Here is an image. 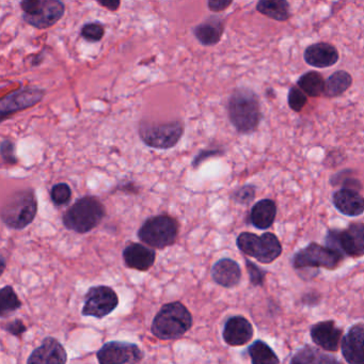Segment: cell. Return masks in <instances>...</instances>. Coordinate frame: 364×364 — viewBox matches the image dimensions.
<instances>
[{"label": "cell", "mask_w": 364, "mask_h": 364, "mask_svg": "<svg viewBox=\"0 0 364 364\" xmlns=\"http://www.w3.org/2000/svg\"><path fill=\"white\" fill-rule=\"evenodd\" d=\"M228 117L234 129L248 135L257 131L262 112L259 97L248 88L236 89L228 101Z\"/></svg>", "instance_id": "obj_1"}, {"label": "cell", "mask_w": 364, "mask_h": 364, "mask_svg": "<svg viewBox=\"0 0 364 364\" xmlns=\"http://www.w3.org/2000/svg\"><path fill=\"white\" fill-rule=\"evenodd\" d=\"M105 216L104 204L97 197L85 196L65 210L63 223L68 230L85 234L97 228Z\"/></svg>", "instance_id": "obj_2"}, {"label": "cell", "mask_w": 364, "mask_h": 364, "mask_svg": "<svg viewBox=\"0 0 364 364\" xmlns=\"http://www.w3.org/2000/svg\"><path fill=\"white\" fill-rule=\"evenodd\" d=\"M193 326V316L181 302H170L161 306L153 319L152 333L161 340L182 338Z\"/></svg>", "instance_id": "obj_3"}, {"label": "cell", "mask_w": 364, "mask_h": 364, "mask_svg": "<svg viewBox=\"0 0 364 364\" xmlns=\"http://www.w3.org/2000/svg\"><path fill=\"white\" fill-rule=\"evenodd\" d=\"M38 213V200L31 188L12 193L1 208V219L10 229L23 230L28 227Z\"/></svg>", "instance_id": "obj_4"}, {"label": "cell", "mask_w": 364, "mask_h": 364, "mask_svg": "<svg viewBox=\"0 0 364 364\" xmlns=\"http://www.w3.org/2000/svg\"><path fill=\"white\" fill-rule=\"evenodd\" d=\"M184 123L181 120L169 122L153 123L141 121L139 123L140 139L146 146L157 150H168L174 148L184 135Z\"/></svg>", "instance_id": "obj_5"}, {"label": "cell", "mask_w": 364, "mask_h": 364, "mask_svg": "<svg viewBox=\"0 0 364 364\" xmlns=\"http://www.w3.org/2000/svg\"><path fill=\"white\" fill-rule=\"evenodd\" d=\"M178 223L169 215H157L144 221L138 231V237L152 248L164 249L176 242Z\"/></svg>", "instance_id": "obj_6"}, {"label": "cell", "mask_w": 364, "mask_h": 364, "mask_svg": "<svg viewBox=\"0 0 364 364\" xmlns=\"http://www.w3.org/2000/svg\"><path fill=\"white\" fill-rule=\"evenodd\" d=\"M238 249L245 255L255 257L263 264L272 263L282 253V246L274 233L257 236L250 232H242L236 240Z\"/></svg>", "instance_id": "obj_7"}, {"label": "cell", "mask_w": 364, "mask_h": 364, "mask_svg": "<svg viewBox=\"0 0 364 364\" xmlns=\"http://www.w3.org/2000/svg\"><path fill=\"white\" fill-rule=\"evenodd\" d=\"M21 8L25 22L38 29L54 26L65 11V4L59 0H24Z\"/></svg>", "instance_id": "obj_8"}, {"label": "cell", "mask_w": 364, "mask_h": 364, "mask_svg": "<svg viewBox=\"0 0 364 364\" xmlns=\"http://www.w3.org/2000/svg\"><path fill=\"white\" fill-rule=\"evenodd\" d=\"M343 259L344 255L336 249L311 242L294 255L293 266L297 269L309 267L334 269L340 265Z\"/></svg>", "instance_id": "obj_9"}, {"label": "cell", "mask_w": 364, "mask_h": 364, "mask_svg": "<svg viewBox=\"0 0 364 364\" xmlns=\"http://www.w3.org/2000/svg\"><path fill=\"white\" fill-rule=\"evenodd\" d=\"M327 242L328 246L343 255L361 257L364 255V223H351L342 231H330Z\"/></svg>", "instance_id": "obj_10"}, {"label": "cell", "mask_w": 364, "mask_h": 364, "mask_svg": "<svg viewBox=\"0 0 364 364\" xmlns=\"http://www.w3.org/2000/svg\"><path fill=\"white\" fill-rule=\"evenodd\" d=\"M118 304V295L112 287L106 285L93 287L86 294L82 315L103 318L114 312Z\"/></svg>", "instance_id": "obj_11"}, {"label": "cell", "mask_w": 364, "mask_h": 364, "mask_svg": "<svg viewBox=\"0 0 364 364\" xmlns=\"http://www.w3.org/2000/svg\"><path fill=\"white\" fill-rule=\"evenodd\" d=\"M144 358L139 346L133 343L112 341L97 351L100 364H137Z\"/></svg>", "instance_id": "obj_12"}, {"label": "cell", "mask_w": 364, "mask_h": 364, "mask_svg": "<svg viewBox=\"0 0 364 364\" xmlns=\"http://www.w3.org/2000/svg\"><path fill=\"white\" fill-rule=\"evenodd\" d=\"M46 91L37 87H27L4 97L0 102L1 120L11 116L14 112H22L33 107L43 99Z\"/></svg>", "instance_id": "obj_13"}, {"label": "cell", "mask_w": 364, "mask_h": 364, "mask_svg": "<svg viewBox=\"0 0 364 364\" xmlns=\"http://www.w3.org/2000/svg\"><path fill=\"white\" fill-rule=\"evenodd\" d=\"M68 355L58 340L48 336L31 353L27 364H67Z\"/></svg>", "instance_id": "obj_14"}, {"label": "cell", "mask_w": 364, "mask_h": 364, "mask_svg": "<svg viewBox=\"0 0 364 364\" xmlns=\"http://www.w3.org/2000/svg\"><path fill=\"white\" fill-rule=\"evenodd\" d=\"M311 338L313 342L321 348L336 353L340 348L343 331L336 327L333 321H321L311 327Z\"/></svg>", "instance_id": "obj_15"}, {"label": "cell", "mask_w": 364, "mask_h": 364, "mask_svg": "<svg viewBox=\"0 0 364 364\" xmlns=\"http://www.w3.org/2000/svg\"><path fill=\"white\" fill-rule=\"evenodd\" d=\"M342 353L349 364H364V325L353 326L342 340Z\"/></svg>", "instance_id": "obj_16"}, {"label": "cell", "mask_w": 364, "mask_h": 364, "mask_svg": "<svg viewBox=\"0 0 364 364\" xmlns=\"http://www.w3.org/2000/svg\"><path fill=\"white\" fill-rule=\"evenodd\" d=\"M223 340L230 346H242L247 344L253 336V327L244 316H232L225 323Z\"/></svg>", "instance_id": "obj_17"}, {"label": "cell", "mask_w": 364, "mask_h": 364, "mask_svg": "<svg viewBox=\"0 0 364 364\" xmlns=\"http://www.w3.org/2000/svg\"><path fill=\"white\" fill-rule=\"evenodd\" d=\"M304 57V61L311 67L326 69L338 63L340 54L332 44L318 42L306 48Z\"/></svg>", "instance_id": "obj_18"}, {"label": "cell", "mask_w": 364, "mask_h": 364, "mask_svg": "<svg viewBox=\"0 0 364 364\" xmlns=\"http://www.w3.org/2000/svg\"><path fill=\"white\" fill-rule=\"evenodd\" d=\"M332 202L334 208L345 216L357 217L364 213V197L357 189L342 188L336 191Z\"/></svg>", "instance_id": "obj_19"}, {"label": "cell", "mask_w": 364, "mask_h": 364, "mask_svg": "<svg viewBox=\"0 0 364 364\" xmlns=\"http://www.w3.org/2000/svg\"><path fill=\"white\" fill-rule=\"evenodd\" d=\"M123 259L127 267L146 272L154 265L156 253L144 245L132 242L123 251Z\"/></svg>", "instance_id": "obj_20"}, {"label": "cell", "mask_w": 364, "mask_h": 364, "mask_svg": "<svg viewBox=\"0 0 364 364\" xmlns=\"http://www.w3.org/2000/svg\"><path fill=\"white\" fill-rule=\"evenodd\" d=\"M225 31V23L219 16H210L193 29L198 41L205 46H214L220 42Z\"/></svg>", "instance_id": "obj_21"}, {"label": "cell", "mask_w": 364, "mask_h": 364, "mask_svg": "<svg viewBox=\"0 0 364 364\" xmlns=\"http://www.w3.org/2000/svg\"><path fill=\"white\" fill-rule=\"evenodd\" d=\"M212 276L217 284L223 287H233L240 283L242 270L233 259H223L213 266Z\"/></svg>", "instance_id": "obj_22"}, {"label": "cell", "mask_w": 364, "mask_h": 364, "mask_svg": "<svg viewBox=\"0 0 364 364\" xmlns=\"http://www.w3.org/2000/svg\"><path fill=\"white\" fill-rule=\"evenodd\" d=\"M276 216V202L270 199H263L252 206L249 218L253 227L259 230H266L274 225Z\"/></svg>", "instance_id": "obj_23"}, {"label": "cell", "mask_w": 364, "mask_h": 364, "mask_svg": "<svg viewBox=\"0 0 364 364\" xmlns=\"http://www.w3.org/2000/svg\"><path fill=\"white\" fill-rule=\"evenodd\" d=\"M257 11L277 22H287L291 16L289 4L285 0H261L257 3Z\"/></svg>", "instance_id": "obj_24"}, {"label": "cell", "mask_w": 364, "mask_h": 364, "mask_svg": "<svg viewBox=\"0 0 364 364\" xmlns=\"http://www.w3.org/2000/svg\"><path fill=\"white\" fill-rule=\"evenodd\" d=\"M353 85V76L346 71L334 72L326 80V97H336L346 92Z\"/></svg>", "instance_id": "obj_25"}, {"label": "cell", "mask_w": 364, "mask_h": 364, "mask_svg": "<svg viewBox=\"0 0 364 364\" xmlns=\"http://www.w3.org/2000/svg\"><path fill=\"white\" fill-rule=\"evenodd\" d=\"M297 85L308 97H318L325 93L326 80L316 71L306 72L300 76Z\"/></svg>", "instance_id": "obj_26"}, {"label": "cell", "mask_w": 364, "mask_h": 364, "mask_svg": "<svg viewBox=\"0 0 364 364\" xmlns=\"http://www.w3.org/2000/svg\"><path fill=\"white\" fill-rule=\"evenodd\" d=\"M291 364H340V362L331 355L306 346L294 355Z\"/></svg>", "instance_id": "obj_27"}, {"label": "cell", "mask_w": 364, "mask_h": 364, "mask_svg": "<svg viewBox=\"0 0 364 364\" xmlns=\"http://www.w3.org/2000/svg\"><path fill=\"white\" fill-rule=\"evenodd\" d=\"M248 353L252 364H279L280 360L274 351L263 341L257 340L249 346Z\"/></svg>", "instance_id": "obj_28"}, {"label": "cell", "mask_w": 364, "mask_h": 364, "mask_svg": "<svg viewBox=\"0 0 364 364\" xmlns=\"http://www.w3.org/2000/svg\"><path fill=\"white\" fill-rule=\"evenodd\" d=\"M22 306L14 287L7 285L0 291V315L1 317L9 316L12 313Z\"/></svg>", "instance_id": "obj_29"}, {"label": "cell", "mask_w": 364, "mask_h": 364, "mask_svg": "<svg viewBox=\"0 0 364 364\" xmlns=\"http://www.w3.org/2000/svg\"><path fill=\"white\" fill-rule=\"evenodd\" d=\"M50 199L55 205L63 206L69 203L72 199L71 187L67 183H58L50 191Z\"/></svg>", "instance_id": "obj_30"}, {"label": "cell", "mask_w": 364, "mask_h": 364, "mask_svg": "<svg viewBox=\"0 0 364 364\" xmlns=\"http://www.w3.org/2000/svg\"><path fill=\"white\" fill-rule=\"evenodd\" d=\"M287 102L293 112H300L308 103V95L299 87L293 86L289 89Z\"/></svg>", "instance_id": "obj_31"}, {"label": "cell", "mask_w": 364, "mask_h": 364, "mask_svg": "<svg viewBox=\"0 0 364 364\" xmlns=\"http://www.w3.org/2000/svg\"><path fill=\"white\" fill-rule=\"evenodd\" d=\"M80 35L89 42H99L105 35L104 25L99 22L88 23L82 26Z\"/></svg>", "instance_id": "obj_32"}, {"label": "cell", "mask_w": 364, "mask_h": 364, "mask_svg": "<svg viewBox=\"0 0 364 364\" xmlns=\"http://www.w3.org/2000/svg\"><path fill=\"white\" fill-rule=\"evenodd\" d=\"M255 198V187L252 185H245V186L238 188L233 193V200L237 203L247 205L250 204Z\"/></svg>", "instance_id": "obj_33"}, {"label": "cell", "mask_w": 364, "mask_h": 364, "mask_svg": "<svg viewBox=\"0 0 364 364\" xmlns=\"http://www.w3.org/2000/svg\"><path fill=\"white\" fill-rule=\"evenodd\" d=\"M247 270H248L249 276H250V281L253 285H263L264 280H265L266 272L262 270L259 266L255 265L252 262L246 259Z\"/></svg>", "instance_id": "obj_34"}, {"label": "cell", "mask_w": 364, "mask_h": 364, "mask_svg": "<svg viewBox=\"0 0 364 364\" xmlns=\"http://www.w3.org/2000/svg\"><path fill=\"white\" fill-rule=\"evenodd\" d=\"M14 152H16V148H14V142L4 139L1 142V157H3L4 163L9 164V165L18 163V159Z\"/></svg>", "instance_id": "obj_35"}, {"label": "cell", "mask_w": 364, "mask_h": 364, "mask_svg": "<svg viewBox=\"0 0 364 364\" xmlns=\"http://www.w3.org/2000/svg\"><path fill=\"white\" fill-rule=\"evenodd\" d=\"M5 330L12 334V336H21L26 331V326L24 325L21 319H14L11 323H8L5 327Z\"/></svg>", "instance_id": "obj_36"}, {"label": "cell", "mask_w": 364, "mask_h": 364, "mask_svg": "<svg viewBox=\"0 0 364 364\" xmlns=\"http://www.w3.org/2000/svg\"><path fill=\"white\" fill-rule=\"evenodd\" d=\"M233 4L232 0H210L208 7L213 12H223Z\"/></svg>", "instance_id": "obj_37"}, {"label": "cell", "mask_w": 364, "mask_h": 364, "mask_svg": "<svg viewBox=\"0 0 364 364\" xmlns=\"http://www.w3.org/2000/svg\"><path fill=\"white\" fill-rule=\"evenodd\" d=\"M220 152L216 150L203 151V152L200 153V154L198 155V156H196V159H193V168L199 167V166L203 163L204 159H208V157L216 156Z\"/></svg>", "instance_id": "obj_38"}, {"label": "cell", "mask_w": 364, "mask_h": 364, "mask_svg": "<svg viewBox=\"0 0 364 364\" xmlns=\"http://www.w3.org/2000/svg\"><path fill=\"white\" fill-rule=\"evenodd\" d=\"M97 4L106 9L112 10V11H117L121 5L120 1H97Z\"/></svg>", "instance_id": "obj_39"}, {"label": "cell", "mask_w": 364, "mask_h": 364, "mask_svg": "<svg viewBox=\"0 0 364 364\" xmlns=\"http://www.w3.org/2000/svg\"><path fill=\"white\" fill-rule=\"evenodd\" d=\"M1 264H3V266H1V272H4V270H5V265H6V261H5V259H1Z\"/></svg>", "instance_id": "obj_40"}]
</instances>
